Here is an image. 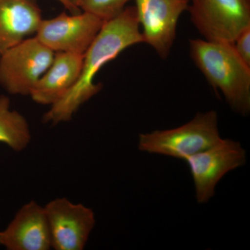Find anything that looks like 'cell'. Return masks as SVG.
Returning a JSON list of instances; mask_svg holds the SVG:
<instances>
[{
    "label": "cell",
    "instance_id": "obj_6",
    "mask_svg": "<svg viewBox=\"0 0 250 250\" xmlns=\"http://www.w3.org/2000/svg\"><path fill=\"white\" fill-rule=\"evenodd\" d=\"M246 161V149L241 143L229 139H221L186 159L195 186L197 203H208L215 196L220 180L228 172L244 166Z\"/></svg>",
    "mask_w": 250,
    "mask_h": 250
},
{
    "label": "cell",
    "instance_id": "obj_10",
    "mask_svg": "<svg viewBox=\"0 0 250 250\" xmlns=\"http://www.w3.org/2000/svg\"><path fill=\"white\" fill-rule=\"evenodd\" d=\"M0 245L9 250H48L52 248L45 208L31 201L23 206L6 229Z\"/></svg>",
    "mask_w": 250,
    "mask_h": 250
},
{
    "label": "cell",
    "instance_id": "obj_2",
    "mask_svg": "<svg viewBox=\"0 0 250 250\" xmlns=\"http://www.w3.org/2000/svg\"><path fill=\"white\" fill-rule=\"evenodd\" d=\"M190 57L208 83L220 90L233 111L250 112V66L239 57L233 43L192 39Z\"/></svg>",
    "mask_w": 250,
    "mask_h": 250
},
{
    "label": "cell",
    "instance_id": "obj_4",
    "mask_svg": "<svg viewBox=\"0 0 250 250\" xmlns=\"http://www.w3.org/2000/svg\"><path fill=\"white\" fill-rule=\"evenodd\" d=\"M54 54L36 37L28 38L0 57V85L10 94L30 95Z\"/></svg>",
    "mask_w": 250,
    "mask_h": 250
},
{
    "label": "cell",
    "instance_id": "obj_14",
    "mask_svg": "<svg viewBox=\"0 0 250 250\" xmlns=\"http://www.w3.org/2000/svg\"><path fill=\"white\" fill-rule=\"evenodd\" d=\"M131 0H83L80 9L106 21L116 17Z\"/></svg>",
    "mask_w": 250,
    "mask_h": 250
},
{
    "label": "cell",
    "instance_id": "obj_15",
    "mask_svg": "<svg viewBox=\"0 0 250 250\" xmlns=\"http://www.w3.org/2000/svg\"><path fill=\"white\" fill-rule=\"evenodd\" d=\"M233 45L243 62L250 66V27L243 31L236 38Z\"/></svg>",
    "mask_w": 250,
    "mask_h": 250
},
{
    "label": "cell",
    "instance_id": "obj_5",
    "mask_svg": "<svg viewBox=\"0 0 250 250\" xmlns=\"http://www.w3.org/2000/svg\"><path fill=\"white\" fill-rule=\"evenodd\" d=\"M190 20L205 40L233 43L250 27V0H190Z\"/></svg>",
    "mask_w": 250,
    "mask_h": 250
},
{
    "label": "cell",
    "instance_id": "obj_3",
    "mask_svg": "<svg viewBox=\"0 0 250 250\" xmlns=\"http://www.w3.org/2000/svg\"><path fill=\"white\" fill-rule=\"evenodd\" d=\"M221 139L218 113L211 110L197 113L191 121L178 127L140 134L138 147L141 152L185 161Z\"/></svg>",
    "mask_w": 250,
    "mask_h": 250
},
{
    "label": "cell",
    "instance_id": "obj_1",
    "mask_svg": "<svg viewBox=\"0 0 250 250\" xmlns=\"http://www.w3.org/2000/svg\"><path fill=\"white\" fill-rule=\"evenodd\" d=\"M144 42L135 6H128L103 27L83 55V65L76 83L62 98L51 105L44 115V123L57 125L68 122L82 105L102 89L94 83L97 74L123 51Z\"/></svg>",
    "mask_w": 250,
    "mask_h": 250
},
{
    "label": "cell",
    "instance_id": "obj_17",
    "mask_svg": "<svg viewBox=\"0 0 250 250\" xmlns=\"http://www.w3.org/2000/svg\"><path fill=\"white\" fill-rule=\"evenodd\" d=\"M69 1H70L72 4L75 5V6H77V7H79L80 9V6L83 0H69Z\"/></svg>",
    "mask_w": 250,
    "mask_h": 250
},
{
    "label": "cell",
    "instance_id": "obj_7",
    "mask_svg": "<svg viewBox=\"0 0 250 250\" xmlns=\"http://www.w3.org/2000/svg\"><path fill=\"white\" fill-rule=\"evenodd\" d=\"M105 21L83 11L42 20L35 37L54 52H70L84 55Z\"/></svg>",
    "mask_w": 250,
    "mask_h": 250
},
{
    "label": "cell",
    "instance_id": "obj_8",
    "mask_svg": "<svg viewBox=\"0 0 250 250\" xmlns=\"http://www.w3.org/2000/svg\"><path fill=\"white\" fill-rule=\"evenodd\" d=\"M52 248L56 250L84 249L96 220L91 208L74 204L65 197L56 198L45 207Z\"/></svg>",
    "mask_w": 250,
    "mask_h": 250
},
{
    "label": "cell",
    "instance_id": "obj_11",
    "mask_svg": "<svg viewBox=\"0 0 250 250\" xmlns=\"http://www.w3.org/2000/svg\"><path fill=\"white\" fill-rule=\"evenodd\" d=\"M42 21L36 0H0V57L36 34Z\"/></svg>",
    "mask_w": 250,
    "mask_h": 250
},
{
    "label": "cell",
    "instance_id": "obj_13",
    "mask_svg": "<svg viewBox=\"0 0 250 250\" xmlns=\"http://www.w3.org/2000/svg\"><path fill=\"white\" fill-rule=\"evenodd\" d=\"M31 139L27 120L18 111L10 109L8 97L0 95V143L21 152L29 146Z\"/></svg>",
    "mask_w": 250,
    "mask_h": 250
},
{
    "label": "cell",
    "instance_id": "obj_9",
    "mask_svg": "<svg viewBox=\"0 0 250 250\" xmlns=\"http://www.w3.org/2000/svg\"><path fill=\"white\" fill-rule=\"evenodd\" d=\"M189 4L190 0H136L143 41L161 58L168 57L176 39L179 18Z\"/></svg>",
    "mask_w": 250,
    "mask_h": 250
},
{
    "label": "cell",
    "instance_id": "obj_16",
    "mask_svg": "<svg viewBox=\"0 0 250 250\" xmlns=\"http://www.w3.org/2000/svg\"><path fill=\"white\" fill-rule=\"evenodd\" d=\"M57 1L60 2L61 4L64 6L65 9L68 10L72 14H78L82 11V10L75 5L72 4L69 0H57Z\"/></svg>",
    "mask_w": 250,
    "mask_h": 250
},
{
    "label": "cell",
    "instance_id": "obj_12",
    "mask_svg": "<svg viewBox=\"0 0 250 250\" xmlns=\"http://www.w3.org/2000/svg\"><path fill=\"white\" fill-rule=\"evenodd\" d=\"M83 61L82 54L55 52L50 66L29 95L32 100L50 106L58 101L76 83Z\"/></svg>",
    "mask_w": 250,
    "mask_h": 250
}]
</instances>
